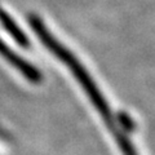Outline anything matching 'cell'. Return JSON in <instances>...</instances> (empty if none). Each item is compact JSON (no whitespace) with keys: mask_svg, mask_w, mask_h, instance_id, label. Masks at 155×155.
<instances>
[{"mask_svg":"<svg viewBox=\"0 0 155 155\" xmlns=\"http://www.w3.org/2000/svg\"><path fill=\"white\" fill-rule=\"evenodd\" d=\"M0 18H2L4 26L7 27V30L14 36V39H16L18 43H21V44H26V38L23 36V34L21 31H19V28L17 27V25L13 22V19L4 12H0Z\"/></svg>","mask_w":155,"mask_h":155,"instance_id":"6da1fadb","label":"cell"}]
</instances>
